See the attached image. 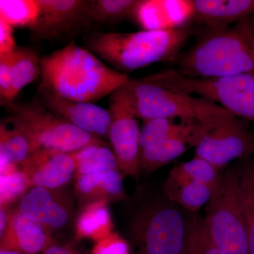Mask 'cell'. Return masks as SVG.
Returning a JSON list of instances; mask_svg holds the SVG:
<instances>
[{
	"mask_svg": "<svg viewBox=\"0 0 254 254\" xmlns=\"http://www.w3.org/2000/svg\"><path fill=\"white\" fill-rule=\"evenodd\" d=\"M195 31L190 26L173 31L94 32L85 36L83 42L100 60L126 73L158 62L173 61Z\"/></svg>",
	"mask_w": 254,
	"mask_h": 254,
	"instance_id": "cell-3",
	"label": "cell"
},
{
	"mask_svg": "<svg viewBox=\"0 0 254 254\" xmlns=\"http://www.w3.org/2000/svg\"><path fill=\"white\" fill-rule=\"evenodd\" d=\"M40 11L30 29L31 40L36 43L71 38L93 27L91 0H39Z\"/></svg>",
	"mask_w": 254,
	"mask_h": 254,
	"instance_id": "cell-10",
	"label": "cell"
},
{
	"mask_svg": "<svg viewBox=\"0 0 254 254\" xmlns=\"http://www.w3.org/2000/svg\"><path fill=\"white\" fill-rule=\"evenodd\" d=\"M113 230L108 202L95 200L86 203L78 215L75 225L77 240L91 239L95 242L109 236Z\"/></svg>",
	"mask_w": 254,
	"mask_h": 254,
	"instance_id": "cell-23",
	"label": "cell"
},
{
	"mask_svg": "<svg viewBox=\"0 0 254 254\" xmlns=\"http://www.w3.org/2000/svg\"><path fill=\"white\" fill-rule=\"evenodd\" d=\"M112 121L108 138L118 160L119 170L137 178L139 174L140 128L123 86L110 95Z\"/></svg>",
	"mask_w": 254,
	"mask_h": 254,
	"instance_id": "cell-11",
	"label": "cell"
},
{
	"mask_svg": "<svg viewBox=\"0 0 254 254\" xmlns=\"http://www.w3.org/2000/svg\"><path fill=\"white\" fill-rule=\"evenodd\" d=\"M138 0H91L90 16L95 25H113L131 19Z\"/></svg>",
	"mask_w": 254,
	"mask_h": 254,
	"instance_id": "cell-28",
	"label": "cell"
},
{
	"mask_svg": "<svg viewBox=\"0 0 254 254\" xmlns=\"http://www.w3.org/2000/svg\"><path fill=\"white\" fill-rule=\"evenodd\" d=\"M30 187L28 177L21 169L6 176H1V208H6L20 196L22 197Z\"/></svg>",
	"mask_w": 254,
	"mask_h": 254,
	"instance_id": "cell-31",
	"label": "cell"
},
{
	"mask_svg": "<svg viewBox=\"0 0 254 254\" xmlns=\"http://www.w3.org/2000/svg\"><path fill=\"white\" fill-rule=\"evenodd\" d=\"M34 98L58 118L101 139L108 138L112 121L109 110L94 103L65 99L41 86Z\"/></svg>",
	"mask_w": 254,
	"mask_h": 254,
	"instance_id": "cell-12",
	"label": "cell"
},
{
	"mask_svg": "<svg viewBox=\"0 0 254 254\" xmlns=\"http://www.w3.org/2000/svg\"><path fill=\"white\" fill-rule=\"evenodd\" d=\"M0 254H23L20 253V252H16V251L12 250H1L0 251Z\"/></svg>",
	"mask_w": 254,
	"mask_h": 254,
	"instance_id": "cell-36",
	"label": "cell"
},
{
	"mask_svg": "<svg viewBox=\"0 0 254 254\" xmlns=\"http://www.w3.org/2000/svg\"><path fill=\"white\" fill-rule=\"evenodd\" d=\"M11 84L1 106L14 103L16 97L27 85L41 75V59L34 50L16 47L11 53Z\"/></svg>",
	"mask_w": 254,
	"mask_h": 254,
	"instance_id": "cell-22",
	"label": "cell"
},
{
	"mask_svg": "<svg viewBox=\"0 0 254 254\" xmlns=\"http://www.w3.org/2000/svg\"><path fill=\"white\" fill-rule=\"evenodd\" d=\"M145 78L174 91L198 95L235 116L254 123V72L222 77L192 78L171 69Z\"/></svg>",
	"mask_w": 254,
	"mask_h": 254,
	"instance_id": "cell-5",
	"label": "cell"
},
{
	"mask_svg": "<svg viewBox=\"0 0 254 254\" xmlns=\"http://www.w3.org/2000/svg\"><path fill=\"white\" fill-rule=\"evenodd\" d=\"M40 11L39 0H1L0 19L13 28L31 29Z\"/></svg>",
	"mask_w": 254,
	"mask_h": 254,
	"instance_id": "cell-29",
	"label": "cell"
},
{
	"mask_svg": "<svg viewBox=\"0 0 254 254\" xmlns=\"http://www.w3.org/2000/svg\"><path fill=\"white\" fill-rule=\"evenodd\" d=\"M185 212L170 200L143 209L132 227L137 254H185L194 216Z\"/></svg>",
	"mask_w": 254,
	"mask_h": 254,
	"instance_id": "cell-6",
	"label": "cell"
},
{
	"mask_svg": "<svg viewBox=\"0 0 254 254\" xmlns=\"http://www.w3.org/2000/svg\"><path fill=\"white\" fill-rule=\"evenodd\" d=\"M123 174L120 170H113L76 177V195L86 203L95 200L109 203L125 200Z\"/></svg>",
	"mask_w": 254,
	"mask_h": 254,
	"instance_id": "cell-18",
	"label": "cell"
},
{
	"mask_svg": "<svg viewBox=\"0 0 254 254\" xmlns=\"http://www.w3.org/2000/svg\"><path fill=\"white\" fill-rule=\"evenodd\" d=\"M41 83L65 99L94 103L129 81L86 48L71 41L41 59Z\"/></svg>",
	"mask_w": 254,
	"mask_h": 254,
	"instance_id": "cell-1",
	"label": "cell"
},
{
	"mask_svg": "<svg viewBox=\"0 0 254 254\" xmlns=\"http://www.w3.org/2000/svg\"><path fill=\"white\" fill-rule=\"evenodd\" d=\"M163 190L168 200L192 213L206 205L215 193L210 187L202 184L176 182L168 179L164 183Z\"/></svg>",
	"mask_w": 254,
	"mask_h": 254,
	"instance_id": "cell-24",
	"label": "cell"
},
{
	"mask_svg": "<svg viewBox=\"0 0 254 254\" xmlns=\"http://www.w3.org/2000/svg\"><path fill=\"white\" fill-rule=\"evenodd\" d=\"M239 192L248 237L249 254H254V163L252 157L238 165Z\"/></svg>",
	"mask_w": 254,
	"mask_h": 254,
	"instance_id": "cell-27",
	"label": "cell"
},
{
	"mask_svg": "<svg viewBox=\"0 0 254 254\" xmlns=\"http://www.w3.org/2000/svg\"><path fill=\"white\" fill-rule=\"evenodd\" d=\"M239 176L238 165L225 172L221 185L205 207L204 220L209 233L227 254H249Z\"/></svg>",
	"mask_w": 254,
	"mask_h": 254,
	"instance_id": "cell-8",
	"label": "cell"
},
{
	"mask_svg": "<svg viewBox=\"0 0 254 254\" xmlns=\"http://www.w3.org/2000/svg\"><path fill=\"white\" fill-rule=\"evenodd\" d=\"M250 16L229 27L200 30L194 44L175 60L177 71L192 78L254 72V28Z\"/></svg>",
	"mask_w": 254,
	"mask_h": 254,
	"instance_id": "cell-2",
	"label": "cell"
},
{
	"mask_svg": "<svg viewBox=\"0 0 254 254\" xmlns=\"http://www.w3.org/2000/svg\"><path fill=\"white\" fill-rule=\"evenodd\" d=\"M250 17L251 22H252V26H253V27L254 28V13H253V14L251 15Z\"/></svg>",
	"mask_w": 254,
	"mask_h": 254,
	"instance_id": "cell-37",
	"label": "cell"
},
{
	"mask_svg": "<svg viewBox=\"0 0 254 254\" xmlns=\"http://www.w3.org/2000/svg\"><path fill=\"white\" fill-rule=\"evenodd\" d=\"M222 176L221 170L204 159L194 156L191 160L174 167L167 179L176 182L202 184L215 192L221 185Z\"/></svg>",
	"mask_w": 254,
	"mask_h": 254,
	"instance_id": "cell-25",
	"label": "cell"
},
{
	"mask_svg": "<svg viewBox=\"0 0 254 254\" xmlns=\"http://www.w3.org/2000/svg\"><path fill=\"white\" fill-rule=\"evenodd\" d=\"M185 254H227L215 243L204 218L194 215Z\"/></svg>",
	"mask_w": 254,
	"mask_h": 254,
	"instance_id": "cell-30",
	"label": "cell"
},
{
	"mask_svg": "<svg viewBox=\"0 0 254 254\" xmlns=\"http://www.w3.org/2000/svg\"><path fill=\"white\" fill-rule=\"evenodd\" d=\"M254 138L247 120L229 114L210 124L195 147V156L222 170L234 160L252 157Z\"/></svg>",
	"mask_w": 254,
	"mask_h": 254,
	"instance_id": "cell-9",
	"label": "cell"
},
{
	"mask_svg": "<svg viewBox=\"0 0 254 254\" xmlns=\"http://www.w3.org/2000/svg\"><path fill=\"white\" fill-rule=\"evenodd\" d=\"M41 150L33 137L9 116L0 123V159L22 165L33 153Z\"/></svg>",
	"mask_w": 254,
	"mask_h": 254,
	"instance_id": "cell-19",
	"label": "cell"
},
{
	"mask_svg": "<svg viewBox=\"0 0 254 254\" xmlns=\"http://www.w3.org/2000/svg\"><path fill=\"white\" fill-rule=\"evenodd\" d=\"M91 254H130V248L126 240L117 232L103 240L95 242Z\"/></svg>",
	"mask_w": 254,
	"mask_h": 254,
	"instance_id": "cell-32",
	"label": "cell"
},
{
	"mask_svg": "<svg viewBox=\"0 0 254 254\" xmlns=\"http://www.w3.org/2000/svg\"><path fill=\"white\" fill-rule=\"evenodd\" d=\"M16 47L14 28L0 19V56L10 54Z\"/></svg>",
	"mask_w": 254,
	"mask_h": 254,
	"instance_id": "cell-34",
	"label": "cell"
},
{
	"mask_svg": "<svg viewBox=\"0 0 254 254\" xmlns=\"http://www.w3.org/2000/svg\"><path fill=\"white\" fill-rule=\"evenodd\" d=\"M123 88L135 116L143 122L167 118L208 123L232 114L210 100L174 91L145 77L130 78Z\"/></svg>",
	"mask_w": 254,
	"mask_h": 254,
	"instance_id": "cell-4",
	"label": "cell"
},
{
	"mask_svg": "<svg viewBox=\"0 0 254 254\" xmlns=\"http://www.w3.org/2000/svg\"><path fill=\"white\" fill-rule=\"evenodd\" d=\"M16 210L25 218L40 224L50 232L66 227L73 214L67 195L60 190L42 187H30L21 197Z\"/></svg>",
	"mask_w": 254,
	"mask_h": 254,
	"instance_id": "cell-13",
	"label": "cell"
},
{
	"mask_svg": "<svg viewBox=\"0 0 254 254\" xmlns=\"http://www.w3.org/2000/svg\"><path fill=\"white\" fill-rule=\"evenodd\" d=\"M11 53L0 56V103L6 98L11 87Z\"/></svg>",
	"mask_w": 254,
	"mask_h": 254,
	"instance_id": "cell-33",
	"label": "cell"
},
{
	"mask_svg": "<svg viewBox=\"0 0 254 254\" xmlns=\"http://www.w3.org/2000/svg\"><path fill=\"white\" fill-rule=\"evenodd\" d=\"M207 123L195 120L159 118L143 122L140 130V152L150 145L170 137L180 135L198 134L203 136Z\"/></svg>",
	"mask_w": 254,
	"mask_h": 254,
	"instance_id": "cell-21",
	"label": "cell"
},
{
	"mask_svg": "<svg viewBox=\"0 0 254 254\" xmlns=\"http://www.w3.org/2000/svg\"><path fill=\"white\" fill-rule=\"evenodd\" d=\"M5 109L6 116L24 128L41 149L71 153L89 145H107L101 138L58 118L35 98L14 101Z\"/></svg>",
	"mask_w": 254,
	"mask_h": 254,
	"instance_id": "cell-7",
	"label": "cell"
},
{
	"mask_svg": "<svg viewBox=\"0 0 254 254\" xmlns=\"http://www.w3.org/2000/svg\"><path fill=\"white\" fill-rule=\"evenodd\" d=\"M193 0H138L131 19L143 31H173L190 26Z\"/></svg>",
	"mask_w": 254,
	"mask_h": 254,
	"instance_id": "cell-14",
	"label": "cell"
},
{
	"mask_svg": "<svg viewBox=\"0 0 254 254\" xmlns=\"http://www.w3.org/2000/svg\"><path fill=\"white\" fill-rule=\"evenodd\" d=\"M75 165L74 177L119 170L118 160L113 150L107 145H93L71 153Z\"/></svg>",
	"mask_w": 254,
	"mask_h": 254,
	"instance_id": "cell-26",
	"label": "cell"
},
{
	"mask_svg": "<svg viewBox=\"0 0 254 254\" xmlns=\"http://www.w3.org/2000/svg\"><path fill=\"white\" fill-rule=\"evenodd\" d=\"M200 139L198 134L180 135L166 138L140 152L139 173L150 174L181 156Z\"/></svg>",
	"mask_w": 254,
	"mask_h": 254,
	"instance_id": "cell-20",
	"label": "cell"
},
{
	"mask_svg": "<svg viewBox=\"0 0 254 254\" xmlns=\"http://www.w3.org/2000/svg\"><path fill=\"white\" fill-rule=\"evenodd\" d=\"M1 237V250L23 254L43 252L51 243L50 232L40 224L25 218L17 210L10 213L6 230Z\"/></svg>",
	"mask_w": 254,
	"mask_h": 254,
	"instance_id": "cell-16",
	"label": "cell"
},
{
	"mask_svg": "<svg viewBox=\"0 0 254 254\" xmlns=\"http://www.w3.org/2000/svg\"><path fill=\"white\" fill-rule=\"evenodd\" d=\"M193 22L204 28L230 26L254 13V0H193Z\"/></svg>",
	"mask_w": 254,
	"mask_h": 254,
	"instance_id": "cell-17",
	"label": "cell"
},
{
	"mask_svg": "<svg viewBox=\"0 0 254 254\" xmlns=\"http://www.w3.org/2000/svg\"><path fill=\"white\" fill-rule=\"evenodd\" d=\"M42 254H85L81 250L69 245L51 243L47 247Z\"/></svg>",
	"mask_w": 254,
	"mask_h": 254,
	"instance_id": "cell-35",
	"label": "cell"
},
{
	"mask_svg": "<svg viewBox=\"0 0 254 254\" xmlns=\"http://www.w3.org/2000/svg\"><path fill=\"white\" fill-rule=\"evenodd\" d=\"M31 187L59 190L66 185L76 173L71 153L41 149L21 165Z\"/></svg>",
	"mask_w": 254,
	"mask_h": 254,
	"instance_id": "cell-15",
	"label": "cell"
}]
</instances>
